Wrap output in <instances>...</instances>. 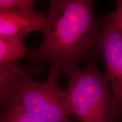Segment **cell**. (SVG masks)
Wrapping results in <instances>:
<instances>
[{
  "instance_id": "obj_1",
  "label": "cell",
  "mask_w": 122,
  "mask_h": 122,
  "mask_svg": "<svg viewBox=\"0 0 122 122\" xmlns=\"http://www.w3.org/2000/svg\"><path fill=\"white\" fill-rule=\"evenodd\" d=\"M91 0H50L42 41L30 49V65L47 62L67 74L102 58V25Z\"/></svg>"
},
{
  "instance_id": "obj_2",
  "label": "cell",
  "mask_w": 122,
  "mask_h": 122,
  "mask_svg": "<svg viewBox=\"0 0 122 122\" xmlns=\"http://www.w3.org/2000/svg\"><path fill=\"white\" fill-rule=\"evenodd\" d=\"M40 71L37 66H24L16 61L0 63L1 108L13 104L48 122H75L67 105L66 91L58 85L60 68L50 66L43 81L32 77Z\"/></svg>"
},
{
  "instance_id": "obj_3",
  "label": "cell",
  "mask_w": 122,
  "mask_h": 122,
  "mask_svg": "<svg viewBox=\"0 0 122 122\" xmlns=\"http://www.w3.org/2000/svg\"><path fill=\"white\" fill-rule=\"evenodd\" d=\"M67 76V105L79 122H122L107 77L98 70L96 62H90L84 69L73 70Z\"/></svg>"
},
{
  "instance_id": "obj_4",
  "label": "cell",
  "mask_w": 122,
  "mask_h": 122,
  "mask_svg": "<svg viewBox=\"0 0 122 122\" xmlns=\"http://www.w3.org/2000/svg\"><path fill=\"white\" fill-rule=\"evenodd\" d=\"M102 25V58L113 94L114 104L122 117V31L112 14L100 16Z\"/></svg>"
},
{
  "instance_id": "obj_5",
  "label": "cell",
  "mask_w": 122,
  "mask_h": 122,
  "mask_svg": "<svg viewBox=\"0 0 122 122\" xmlns=\"http://www.w3.org/2000/svg\"><path fill=\"white\" fill-rule=\"evenodd\" d=\"M46 16L40 12L32 15L0 13V37L23 38L45 27Z\"/></svg>"
},
{
  "instance_id": "obj_6",
  "label": "cell",
  "mask_w": 122,
  "mask_h": 122,
  "mask_svg": "<svg viewBox=\"0 0 122 122\" xmlns=\"http://www.w3.org/2000/svg\"><path fill=\"white\" fill-rule=\"evenodd\" d=\"M23 41L20 37H0V63L16 61L27 55L30 49Z\"/></svg>"
},
{
  "instance_id": "obj_7",
  "label": "cell",
  "mask_w": 122,
  "mask_h": 122,
  "mask_svg": "<svg viewBox=\"0 0 122 122\" xmlns=\"http://www.w3.org/2000/svg\"><path fill=\"white\" fill-rule=\"evenodd\" d=\"M2 109L0 122H48L15 105L8 104Z\"/></svg>"
},
{
  "instance_id": "obj_8",
  "label": "cell",
  "mask_w": 122,
  "mask_h": 122,
  "mask_svg": "<svg viewBox=\"0 0 122 122\" xmlns=\"http://www.w3.org/2000/svg\"><path fill=\"white\" fill-rule=\"evenodd\" d=\"M35 2L33 0H0V13L35 15L37 13L35 10Z\"/></svg>"
},
{
  "instance_id": "obj_9",
  "label": "cell",
  "mask_w": 122,
  "mask_h": 122,
  "mask_svg": "<svg viewBox=\"0 0 122 122\" xmlns=\"http://www.w3.org/2000/svg\"><path fill=\"white\" fill-rule=\"evenodd\" d=\"M117 9L112 14L116 23L122 31V0L116 1Z\"/></svg>"
}]
</instances>
